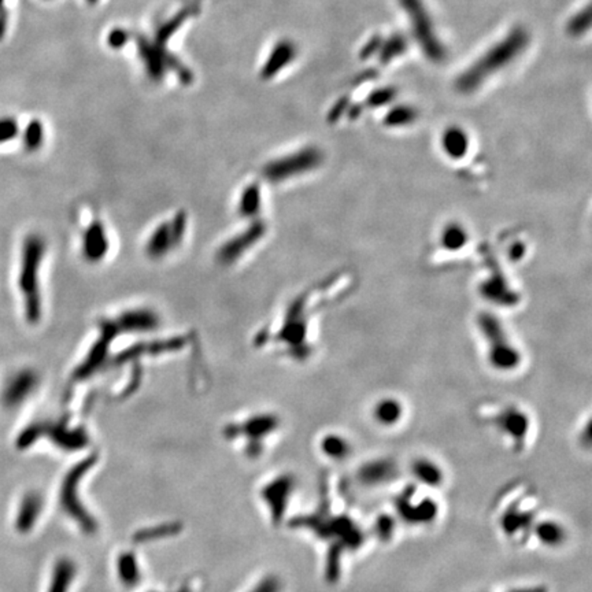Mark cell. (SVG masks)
<instances>
[{
    "label": "cell",
    "instance_id": "26",
    "mask_svg": "<svg viewBox=\"0 0 592 592\" xmlns=\"http://www.w3.org/2000/svg\"><path fill=\"white\" fill-rule=\"evenodd\" d=\"M591 7L587 6L581 11H579L576 15H573L569 22L566 24V33L570 37H580L587 30L591 28Z\"/></svg>",
    "mask_w": 592,
    "mask_h": 592
},
{
    "label": "cell",
    "instance_id": "14",
    "mask_svg": "<svg viewBox=\"0 0 592 592\" xmlns=\"http://www.w3.org/2000/svg\"><path fill=\"white\" fill-rule=\"evenodd\" d=\"M296 57V46L291 40H282L270 53L266 63L262 67L261 77L263 80H269L276 76L282 69H284L289 62H292Z\"/></svg>",
    "mask_w": 592,
    "mask_h": 592
},
{
    "label": "cell",
    "instance_id": "18",
    "mask_svg": "<svg viewBox=\"0 0 592 592\" xmlns=\"http://www.w3.org/2000/svg\"><path fill=\"white\" fill-rule=\"evenodd\" d=\"M536 539L546 547H560L563 546L567 534L563 524L554 520H543L534 527Z\"/></svg>",
    "mask_w": 592,
    "mask_h": 592
},
{
    "label": "cell",
    "instance_id": "22",
    "mask_svg": "<svg viewBox=\"0 0 592 592\" xmlns=\"http://www.w3.org/2000/svg\"><path fill=\"white\" fill-rule=\"evenodd\" d=\"M321 452L331 459L341 461L351 454V443L341 435L329 433L321 442Z\"/></svg>",
    "mask_w": 592,
    "mask_h": 592
},
{
    "label": "cell",
    "instance_id": "8",
    "mask_svg": "<svg viewBox=\"0 0 592 592\" xmlns=\"http://www.w3.org/2000/svg\"><path fill=\"white\" fill-rule=\"evenodd\" d=\"M399 517L410 524H430L438 517V505L430 498H416L406 494L399 499Z\"/></svg>",
    "mask_w": 592,
    "mask_h": 592
},
{
    "label": "cell",
    "instance_id": "21",
    "mask_svg": "<svg viewBox=\"0 0 592 592\" xmlns=\"http://www.w3.org/2000/svg\"><path fill=\"white\" fill-rule=\"evenodd\" d=\"M409 48V41L407 37L400 33L396 32L393 33L388 39H384L381 43V47L379 50V60L381 65H387L391 60H394L395 58L403 55Z\"/></svg>",
    "mask_w": 592,
    "mask_h": 592
},
{
    "label": "cell",
    "instance_id": "2",
    "mask_svg": "<svg viewBox=\"0 0 592 592\" xmlns=\"http://www.w3.org/2000/svg\"><path fill=\"white\" fill-rule=\"evenodd\" d=\"M529 34L522 27H515L508 36L491 47L471 67H468L455 81L459 92L471 93L476 91L491 74L506 67L528 46Z\"/></svg>",
    "mask_w": 592,
    "mask_h": 592
},
{
    "label": "cell",
    "instance_id": "3",
    "mask_svg": "<svg viewBox=\"0 0 592 592\" xmlns=\"http://www.w3.org/2000/svg\"><path fill=\"white\" fill-rule=\"evenodd\" d=\"M46 255V242L39 235H29L24 240L18 287L24 298L25 317L29 324H37L41 318V294L39 270Z\"/></svg>",
    "mask_w": 592,
    "mask_h": 592
},
{
    "label": "cell",
    "instance_id": "37",
    "mask_svg": "<svg viewBox=\"0 0 592 592\" xmlns=\"http://www.w3.org/2000/svg\"><path fill=\"white\" fill-rule=\"evenodd\" d=\"M3 4H4V0H0V10L3 8Z\"/></svg>",
    "mask_w": 592,
    "mask_h": 592
},
{
    "label": "cell",
    "instance_id": "29",
    "mask_svg": "<svg viewBox=\"0 0 592 592\" xmlns=\"http://www.w3.org/2000/svg\"><path fill=\"white\" fill-rule=\"evenodd\" d=\"M383 40H384V37H383L381 34H379V33L373 34V36L367 40V43L364 44V47L360 50V59L367 60L369 58L376 55V54L379 53L380 47H381Z\"/></svg>",
    "mask_w": 592,
    "mask_h": 592
},
{
    "label": "cell",
    "instance_id": "30",
    "mask_svg": "<svg viewBox=\"0 0 592 592\" xmlns=\"http://www.w3.org/2000/svg\"><path fill=\"white\" fill-rule=\"evenodd\" d=\"M395 95H396V91H395L394 88H390V86L388 88H381V89L374 91L369 96L367 103L370 106H383V105H387L394 98Z\"/></svg>",
    "mask_w": 592,
    "mask_h": 592
},
{
    "label": "cell",
    "instance_id": "9",
    "mask_svg": "<svg viewBox=\"0 0 592 592\" xmlns=\"http://www.w3.org/2000/svg\"><path fill=\"white\" fill-rule=\"evenodd\" d=\"M294 487H295V481L291 476H282L279 479L273 480L262 491V498L270 508L272 517L275 521L282 520V514L291 498V494L294 491Z\"/></svg>",
    "mask_w": 592,
    "mask_h": 592
},
{
    "label": "cell",
    "instance_id": "6",
    "mask_svg": "<svg viewBox=\"0 0 592 592\" xmlns=\"http://www.w3.org/2000/svg\"><path fill=\"white\" fill-rule=\"evenodd\" d=\"M185 218L178 216L171 223H164L158 226L151 235L147 251L152 258H159L168 254L184 237Z\"/></svg>",
    "mask_w": 592,
    "mask_h": 592
},
{
    "label": "cell",
    "instance_id": "10",
    "mask_svg": "<svg viewBox=\"0 0 592 592\" xmlns=\"http://www.w3.org/2000/svg\"><path fill=\"white\" fill-rule=\"evenodd\" d=\"M311 157L313 155L309 151H303V152H299L298 155H291V157L282 158L279 161H273L265 168V176L272 181L285 180L295 173L310 169L311 164H314L313 161H310Z\"/></svg>",
    "mask_w": 592,
    "mask_h": 592
},
{
    "label": "cell",
    "instance_id": "25",
    "mask_svg": "<svg viewBox=\"0 0 592 592\" xmlns=\"http://www.w3.org/2000/svg\"><path fill=\"white\" fill-rule=\"evenodd\" d=\"M261 207V194L256 188V185H249L239 200V213L243 217H254L259 213Z\"/></svg>",
    "mask_w": 592,
    "mask_h": 592
},
{
    "label": "cell",
    "instance_id": "32",
    "mask_svg": "<svg viewBox=\"0 0 592 592\" xmlns=\"http://www.w3.org/2000/svg\"><path fill=\"white\" fill-rule=\"evenodd\" d=\"M251 592H282V583L277 577H266Z\"/></svg>",
    "mask_w": 592,
    "mask_h": 592
},
{
    "label": "cell",
    "instance_id": "24",
    "mask_svg": "<svg viewBox=\"0 0 592 592\" xmlns=\"http://www.w3.org/2000/svg\"><path fill=\"white\" fill-rule=\"evenodd\" d=\"M118 574L122 583L135 586L140 579V572L136 557L133 554H124L118 560Z\"/></svg>",
    "mask_w": 592,
    "mask_h": 592
},
{
    "label": "cell",
    "instance_id": "34",
    "mask_svg": "<svg viewBox=\"0 0 592 592\" xmlns=\"http://www.w3.org/2000/svg\"><path fill=\"white\" fill-rule=\"evenodd\" d=\"M7 25H8V13L1 8L0 10V40L4 37L6 30H7Z\"/></svg>",
    "mask_w": 592,
    "mask_h": 592
},
{
    "label": "cell",
    "instance_id": "19",
    "mask_svg": "<svg viewBox=\"0 0 592 592\" xmlns=\"http://www.w3.org/2000/svg\"><path fill=\"white\" fill-rule=\"evenodd\" d=\"M76 576V565L69 558H60L58 561L53 576L48 592H67Z\"/></svg>",
    "mask_w": 592,
    "mask_h": 592
},
{
    "label": "cell",
    "instance_id": "23",
    "mask_svg": "<svg viewBox=\"0 0 592 592\" xmlns=\"http://www.w3.org/2000/svg\"><path fill=\"white\" fill-rule=\"evenodd\" d=\"M277 423L279 420L275 416H258L244 423L243 432L256 440V438H262L273 432L277 428Z\"/></svg>",
    "mask_w": 592,
    "mask_h": 592
},
{
    "label": "cell",
    "instance_id": "12",
    "mask_svg": "<svg viewBox=\"0 0 592 592\" xmlns=\"http://www.w3.org/2000/svg\"><path fill=\"white\" fill-rule=\"evenodd\" d=\"M109 250V239L105 226L100 221H95L85 229L83 236V254L91 262L100 261Z\"/></svg>",
    "mask_w": 592,
    "mask_h": 592
},
{
    "label": "cell",
    "instance_id": "31",
    "mask_svg": "<svg viewBox=\"0 0 592 592\" xmlns=\"http://www.w3.org/2000/svg\"><path fill=\"white\" fill-rule=\"evenodd\" d=\"M414 115H416V113L413 112V109L396 107L391 113L388 114L387 121L393 125H397V124H403V122H407V121L413 119Z\"/></svg>",
    "mask_w": 592,
    "mask_h": 592
},
{
    "label": "cell",
    "instance_id": "17",
    "mask_svg": "<svg viewBox=\"0 0 592 592\" xmlns=\"http://www.w3.org/2000/svg\"><path fill=\"white\" fill-rule=\"evenodd\" d=\"M404 407L395 397H383L373 407V417L376 423L383 426H394L403 419Z\"/></svg>",
    "mask_w": 592,
    "mask_h": 592
},
{
    "label": "cell",
    "instance_id": "16",
    "mask_svg": "<svg viewBox=\"0 0 592 592\" xmlns=\"http://www.w3.org/2000/svg\"><path fill=\"white\" fill-rule=\"evenodd\" d=\"M412 475L417 482L429 488H438L443 484L445 473L443 469L432 459L419 458L412 465Z\"/></svg>",
    "mask_w": 592,
    "mask_h": 592
},
{
    "label": "cell",
    "instance_id": "36",
    "mask_svg": "<svg viewBox=\"0 0 592 592\" xmlns=\"http://www.w3.org/2000/svg\"><path fill=\"white\" fill-rule=\"evenodd\" d=\"M86 1H89L91 4H95V3H98V0H86Z\"/></svg>",
    "mask_w": 592,
    "mask_h": 592
},
{
    "label": "cell",
    "instance_id": "5",
    "mask_svg": "<svg viewBox=\"0 0 592 592\" xmlns=\"http://www.w3.org/2000/svg\"><path fill=\"white\" fill-rule=\"evenodd\" d=\"M93 458H88L84 459L81 463H79L77 466H74L69 475L63 480V485L60 489V504L63 510L72 517L74 518L81 528L84 529L85 532H92L95 531V521L91 517V514L85 510L83 504L79 499V484L80 480L84 478L85 473L92 468L93 465Z\"/></svg>",
    "mask_w": 592,
    "mask_h": 592
},
{
    "label": "cell",
    "instance_id": "4",
    "mask_svg": "<svg viewBox=\"0 0 592 592\" xmlns=\"http://www.w3.org/2000/svg\"><path fill=\"white\" fill-rule=\"evenodd\" d=\"M399 4L410 20L413 36L425 57L435 63L443 62L447 57V50L435 32L433 21L423 0H399Z\"/></svg>",
    "mask_w": 592,
    "mask_h": 592
},
{
    "label": "cell",
    "instance_id": "13",
    "mask_svg": "<svg viewBox=\"0 0 592 592\" xmlns=\"http://www.w3.org/2000/svg\"><path fill=\"white\" fill-rule=\"evenodd\" d=\"M263 230L265 229L261 225H253L242 235H237L221 247L218 259L223 263H230L236 261L240 255L244 254V251L254 246L255 242L259 240V237L263 235Z\"/></svg>",
    "mask_w": 592,
    "mask_h": 592
},
{
    "label": "cell",
    "instance_id": "11",
    "mask_svg": "<svg viewBox=\"0 0 592 592\" xmlns=\"http://www.w3.org/2000/svg\"><path fill=\"white\" fill-rule=\"evenodd\" d=\"M499 429L514 443L524 442L529 432V417L518 407L505 409L498 419Z\"/></svg>",
    "mask_w": 592,
    "mask_h": 592
},
{
    "label": "cell",
    "instance_id": "15",
    "mask_svg": "<svg viewBox=\"0 0 592 592\" xmlns=\"http://www.w3.org/2000/svg\"><path fill=\"white\" fill-rule=\"evenodd\" d=\"M43 508V499L37 492H29L20 504L15 527L21 534H28L37 522Z\"/></svg>",
    "mask_w": 592,
    "mask_h": 592
},
{
    "label": "cell",
    "instance_id": "20",
    "mask_svg": "<svg viewBox=\"0 0 592 592\" xmlns=\"http://www.w3.org/2000/svg\"><path fill=\"white\" fill-rule=\"evenodd\" d=\"M394 465L388 461L367 463L360 471V479L367 485H380L394 476Z\"/></svg>",
    "mask_w": 592,
    "mask_h": 592
},
{
    "label": "cell",
    "instance_id": "33",
    "mask_svg": "<svg viewBox=\"0 0 592 592\" xmlns=\"http://www.w3.org/2000/svg\"><path fill=\"white\" fill-rule=\"evenodd\" d=\"M128 39H129V34L125 30H122V29H114L113 32L109 34L107 41H109V46L112 48H121V47H124L126 44Z\"/></svg>",
    "mask_w": 592,
    "mask_h": 592
},
{
    "label": "cell",
    "instance_id": "7",
    "mask_svg": "<svg viewBox=\"0 0 592 592\" xmlns=\"http://www.w3.org/2000/svg\"><path fill=\"white\" fill-rule=\"evenodd\" d=\"M39 384V376L32 369L15 371L6 383L3 391V403L7 407H18L28 399Z\"/></svg>",
    "mask_w": 592,
    "mask_h": 592
},
{
    "label": "cell",
    "instance_id": "28",
    "mask_svg": "<svg viewBox=\"0 0 592 592\" xmlns=\"http://www.w3.org/2000/svg\"><path fill=\"white\" fill-rule=\"evenodd\" d=\"M20 126L15 118L13 117H1L0 118V144H6L8 141L14 140L18 136Z\"/></svg>",
    "mask_w": 592,
    "mask_h": 592
},
{
    "label": "cell",
    "instance_id": "35",
    "mask_svg": "<svg viewBox=\"0 0 592 592\" xmlns=\"http://www.w3.org/2000/svg\"><path fill=\"white\" fill-rule=\"evenodd\" d=\"M510 592H546L543 587H529V588H518Z\"/></svg>",
    "mask_w": 592,
    "mask_h": 592
},
{
    "label": "cell",
    "instance_id": "1",
    "mask_svg": "<svg viewBox=\"0 0 592 592\" xmlns=\"http://www.w3.org/2000/svg\"><path fill=\"white\" fill-rule=\"evenodd\" d=\"M200 4V0H191L173 18L157 29L155 36L151 40L141 34L138 36L139 55L151 80L159 81L171 70L178 74V79L184 84H190L192 81V73L177 58L170 54L166 50V43L185 20L199 14Z\"/></svg>",
    "mask_w": 592,
    "mask_h": 592
},
{
    "label": "cell",
    "instance_id": "27",
    "mask_svg": "<svg viewBox=\"0 0 592 592\" xmlns=\"http://www.w3.org/2000/svg\"><path fill=\"white\" fill-rule=\"evenodd\" d=\"M44 126L39 119H32L24 132V147L28 151H37L44 143Z\"/></svg>",
    "mask_w": 592,
    "mask_h": 592
}]
</instances>
